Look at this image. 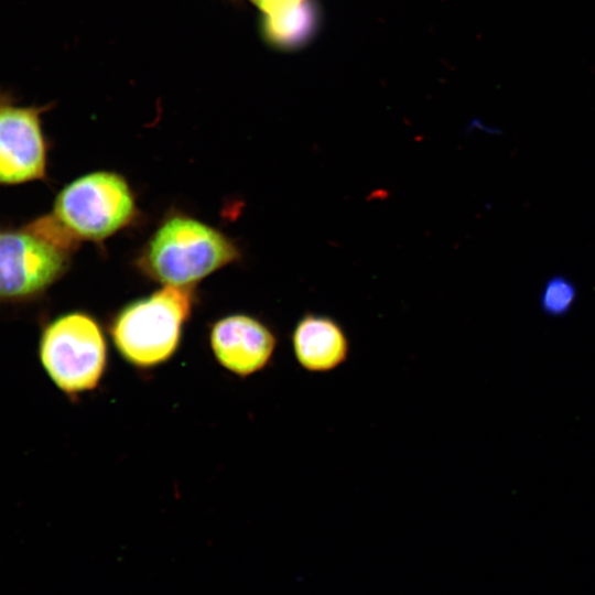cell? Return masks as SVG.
Instances as JSON below:
<instances>
[{
  "label": "cell",
  "instance_id": "1",
  "mask_svg": "<svg viewBox=\"0 0 595 595\" xmlns=\"http://www.w3.org/2000/svg\"><path fill=\"white\" fill-rule=\"evenodd\" d=\"M77 244L48 214L0 224V305L37 302L67 271Z\"/></svg>",
  "mask_w": 595,
  "mask_h": 595
},
{
  "label": "cell",
  "instance_id": "2",
  "mask_svg": "<svg viewBox=\"0 0 595 595\" xmlns=\"http://www.w3.org/2000/svg\"><path fill=\"white\" fill-rule=\"evenodd\" d=\"M193 302L191 288L163 285L128 303L110 323L109 334L116 350L139 370L167 363L180 348Z\"/></svg>",
  "mask_w": 595,
  "mask_h": 595
},
{
  "label": "cell",
  "instance_id": "3",
  "mask_svg": "<svg viewBox=\"0 0 595 595\" xmlns=\"http://www.w3.org/2000/svg\"><path fill=\"white\" fill-rule=\"evenodd\" d=\"M36 356L53 386L75 402L100 386L108 368V343L93 315L67 311L41 324Z\"/></svg>",
  "mask_w": 595,
  "mask_h": 595
},
{
  "label": "cell",
  "instance_id": "4",
  "mask_svg": "<svg viewBox=\"0 0 595 595\" xmlns=\"http://www.w3.org/2000/svg\"><path fill=\"white\" fill-rule=\"evenodd\" d=\"M238 257L235 244L219 230L190 217L173 216L150 238L140 266L164 285L191 288Z\"/></svg>",
  "mask_w": 595,
  "mask_h": 595
},
{
  "label": "cell",
  "instance_id": "5",
  "mask_svg": "<svg viewBox=\"0 0 595 595\" xmlns=\"http://www.w3.org/2000/svg\"><path fill=\"white\" fill-rule=\"evenodd\" d=\"M134 210V198L126 180L112 172L98 171L61 188L48 215L77 242L100 241L128 225Z\"/></svg>",
  "mask_w": 595,
  "mask_h": 595
},
{
  "label": "cell",
  "instance_id": "6",
  "mask_svg": "<svg viewBox=\"0 0 595 595\" xmlns=\"http://www.w3.org/2000/svg\"><path fill=\"white\" fill-rule=\"evenodd\" d=\"M50 106H22L0 90V186L47 178L50 141L43 113Z\"/></svg>",
  "mask_w": 595,
  "mask_h": 595
},
{
  "label": "cell",
  "instance_id": "7",
  "mask_svg": "<svg viewBox=\"0 0 595 595\" xmlns=\"http://www.w3.org/2000/svg\"><path fill=\"white\" fill-rule=\"evenodd\" d=\"M208 344L215 360L237 377H249L271 363L278 339L262 321L247 314L217 320L209 329Z\"/></svg>",
  "mask_w": 595,
  "mask_h": 595
},
{
  "label": "cell",
  "instance_id": "8",
  "mask_svg": "<svg viewBox=\"0 0 595 595\" xmlns=\"http://www.w3.org/2000/svg\"><path fill=\"white\" fill-rule=\"evenodd\" d=\"M291 347L299 366L307 372H331L349 357L350 343L342 325L331 316L306 313L295 324Z\"/></svg>",
  "mask_w": 595,
  "mask_h": 595
},
{
  "label": "cell",
  "instance_id": "9",
  "mask_svg": "<svg viewBox=\"0 0 595 595\" xmlns=\"http://www.w3.org/2000/svg\"><path fill=\"white\" fill-rule=\"evenodd\" d=\"M315 1L305 0L298 7L261 15L260 34L263 41L280 51H293L307 44L318 26Z\"/></svg>",
  "mask_w": 595,
  "mask_h": 595
},
{
  "label": "cell",
  "instance_id": "10",
  "mask_svg": "<svg viewBox=\"0 0 595 595\" xmlns=\"http://www.w3.org/2000/svg\"><path fill=\"white\" fill-rule=\"evenodd\" d=\"M576 300V284L565 275L554 274L545 281L539 305L547 316L562 317L571 312Z\"/></svg>",
  "mask_w": 595,
  "mask_h": 595
},
{
  "label": "cell",
  "instance_id": "11",
  "mask_svg": "<svg viewBox=\"0 0 595 595\" xmlns=\"http://www.w3.org/2000/svg\"><path fill=\"white\" fill-rule=\"evenodd\" d=\"M261 15L278 13L300 6L305 0H249Z\"/></svg>",
  "mask_w": 595,
  "mask_h": 595
}]
</instances>
